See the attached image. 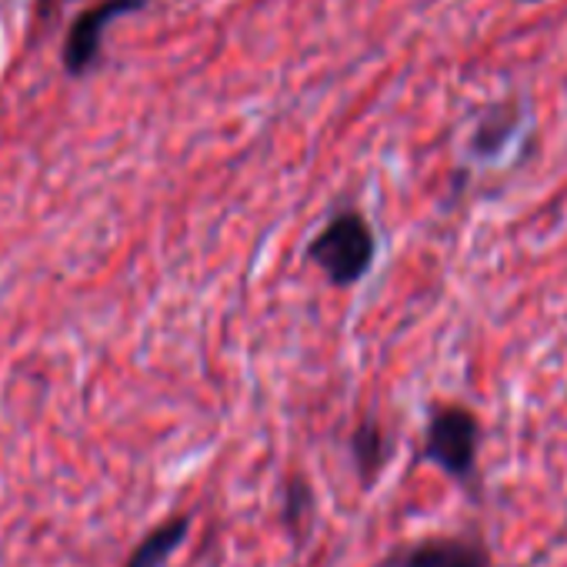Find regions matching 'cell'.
Segmentation results:
<instances>
[{"mask_svg": "<svg viewBox=\"0 0 567 567\" xmlns=\"http://www.w3.org/2000/svg\"><path fill=\"white\" fill-rule=\"evenodd\" d=\"M190 517L187 514H177V517H167L164 524H157L154 530H147L141 537V544L131 550V557L124 560V567H164L177 550L181 544L187 540L190 534Z\"/></svg>", "mask_w": 567, "mask_h": 567, "instance_id": "7", "label": "cell"}, {"mask_svg": "<svg viewBox=\"0 0 567 567\" xmlns=\"http://www.w3.org/2000/svg\"><path fill=\"white\" fill-rule=\"evenodd\" d=\"M388 457H391V437H388V431L381 427V421L364 417L351 431V464H354L358 481L364 487H371L378 481V474L384 471Z\"/></svg>", "mask_w": 567, "mask_h": 567, "instance_id": "6", "label": "cell"}, {"mask_svg": "<svg viewBox=\"0 0 567 567\" xmlns=\"http://www.w3.org/2000/svg\"><path fill=\"white\" fill-rule=\"evenodd\" d=\"M151 0H97L94 8H87L68 31L64 51H61V64L71 78H84L97 61H101V48H104V34L117 18L127 14H141Z\"/></svg>", "mask_w": 567, "mask_h": 567, "instance_id": "3", "label": "cell"}, {"mask_svg": "<svg viewBox=\"0 0 567 567\" xmlns=\"http://www.w3.org/2000/svg\"><path fill=\"white\" fill-rule=\"evenodd\" d=\"M524 124V107L517 101H501V104H491L481 121L474 124L471 131V141H467V154L477 157V161H494L507 151V144L514 141L517 127Z\"/></svg>", "mask_w": 567, "mask_h": 567, "instance_id": "5", "label": "cell"}, {"mask_svg": "<svg viewBox=\"0 0 567 567\" xmlns=\"http://www.w3.org/2000/svg\"><path fill=\"white\" fill-rule=\"evenodd\" d=\"M381 567H494L487 544L457 534H434L398 547L381 560Z\"/></svg>", "mask_w": 567, "mask_h": 567, "instance_id": "4", "label": "cell"}, {"mask_svg": "<svg viewBox=\"0 0 567 567\" xmlns=\"http://www.w3.org/2000/svg\"><path fill=\"white\" fill-rule=\"evenodd\" d=\"M64 4H68V0H38V4H34V18H38V24L51 28V24L61 18Z\"/></svg>", "mask_w": 567, "mask_h": 567, "instance_id": "9", "label": "cell"}, {"mask_svg": "<svg viewBox=\"0 0 567 567\" xmlns=\"http://www.w3.org/2000/svg\"><path fill=\"white\" fill-rule=\"evenodd\" d=\"M524 4H544V0H524Z\"/></svg>", "mask_w": 567, "mask_h": 567, "instance_id": "10", "label": "cell"}, {"mask_svg": "<svg viewBox=\"0 0 567 567\" xmlns=\"http://www.w3.org/2000/svg\"><path fill=\"white\" fill-rule=\"evenodd\" d=\"M280 520L288 527L295 540H305L315 520V491L305 474H295L284 487V504H280Z\"/></svg>", "mask_w": 567, "mask_h": 567, "instance_id": "8", "label": "cell"}, {"mask_svg": "<svg viewBox=\"0 0 567 567\" xmlns=\"http://www.w3.org/2000/svg\"><path fill=\"white\" fill-rule=\"evenodd\" d=\"M305 257L324 274L331 288H354L371 274L378 257L374 227L358 207L334 210L331 220L308 240Z\"/></svg>", "mask_w": 567, "mask_h": 567, "instance_id": "1", "label": "cell"}, {"mask_svg": "<svg viewBox=\"0 0 567 567\" xmlns=\"http://www.w3.org/2000/svg\"><path fill=\"white\" fill-rule=\"evenodd\" d=\"M477 451H481V421L474 411L461 404H437L424 427L421 457L441 467L461 487H471L477 477Z\"/></svg>", "mask_w": 567, "mask_h": 567, "instance_id": "2", "label": "cell"}]
</instances>
